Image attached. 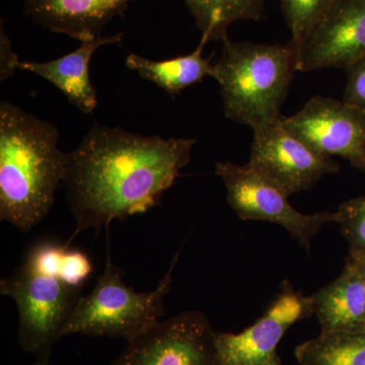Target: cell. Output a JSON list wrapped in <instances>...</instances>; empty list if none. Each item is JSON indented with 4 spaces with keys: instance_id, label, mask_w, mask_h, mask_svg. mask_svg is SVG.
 <instances>
[{
    "instance_id": "cell-1",
    "label": "cell",
    "mask_w": 365,
    "mask_h": 365,
    "mask_svg": "<svg viewBox=\"0 0 365 365\" xmlns=\"http://www.w3.org/2000/svg\"><path fill=\"white\" fill-rule=\"evenodd\" d=\"M195 143L93 125L67 153L63 186L76 230L98 232L157 205L188 165Z\"/></svg>"
},
{
    "instance_id": "cell-2",
    "label": "cell",
    "mask_w": 365,
    "mask_h": 365,
    "mask_svg": "<svg viewBox=\"0 0 365 365\" xmlns=\"http://www.w3.org/2000/svg\"><path fill=\"white\" fill-rule=\"evenodd\" d=\"M59 131L18 106L0 104V220L28 232L51 210L67 153Z\"/></svg>"
},
{
    "instance_id": "cell-3",
    "label": "cell",
    "mask_w": 365,
    "mask_h": 365,
    "mask_svg": "<svg viewBox=\"0 0 365 365\" xmlns=\"http://www.w3.org/2000/svg\"><path fill=\"white\" fill-rule=\"evenodd\" d=\"M213 78L218 81L225 117L253 130L278 121L297 71L294 45L232 42L225 38Z\"/></svg>"
},
{
    "instance_id": "cell-4",
    "label": "cell",
    "mask_w": 365,
    "mask_h": 365,
    "mask_svg": "<svg viewBox=\"0 0 365 365\" xmlns=\"http://www.w3.org/2000/svg\"><path fill=\"white\" fill-rule=\"evenodd\" d=\"M180 254L181 249L158 287L148 292H137L127 285L123 273L108 256L104 271L90 294L79 299L63 336L81 334L128 342L157 325L165 314V297L172 287Z\"/></svg>"
},
{
    "instance_id": "cell-5",
    "label": "cell",
    "mask_w": 365,
    "mask_h": 365,
    "mask_svg": "<svg viewBox=\"0 0 365 365\" xmlns=\"http://www.w3.org/2000/svg\"><path fill=\"white\" fill-rule=\"evenodd\" d=\"M0 294L11 297L19 312V343L38 360H49L53 346L63 337L69 319L83 297V287L43 272L23 261L0 281Z\"/></svg>"
},
{
    "instance_id": "cell-6",
    "label": "cell",
    "mask_w": 365,
    "mask_h": 365,
    "mask_svg": "<svg viewBox=\"0 0 365 365\" xmlns=\"http://www.w3.org/2000/svg\"><path fill=\"white\" fill-rule=\"evenodd\" d=\"M215 174L225 185L228 204L242 220L279 225L307 252L319 230L327 223L335 222V212H299L279 187L248 165L217 163Z\"/></svg>"
},
{
    "instance_id": "cell-7",
    "label": "cell",
    "mask_w": 365,
    "mask_h": 365,
    "mask_svg": "<svg viewBox=\"0 0 365 365\" xmlns=\"http://www.w3.org/2000/svg\"><path fill=\"white\" fill-rule=\"evenodd\" d=\"M111 365H220L216 332L205 314L186 311L128 341Z\"/></svg>"
},
{
    "instance_id": "cell-8",
    "label": "cell",
    "mask_w": 365,
    "mask_h": 365,
    "mask_svg": "<svg viewBox=\"0 0 365 365\" xmlns=\"http://www.w3.org/2000/svg\"><path fill=\"white\" fill-rule=\"evenodd\" d=\"M283 126L325 157H340L365 173V111L328 97L312 98Z\"/></svg>"
},
{
    "instance_id": "cell-9",
    "label": "cell",
    "mask_w": 365,
    "mask_h": 365,
    "mask_svg": "<svg viewBox=\"0 0 365 365\" xmlns=\"http://www.w3.org/2000/svg\"><path fill=\"white\" fill-rule=\"evenodd\" d=\"M247 165L288 197L312 188L319 179L340 169L333 158L319 155L290 133L281 118L255 129Z\"/></svg>"
},
{
    "instance_id": "cell-10",
    "label": "cell",
    "mask_w": 365,
    "mask_h": 365,
    "mask_svg": "<svg viewBox=\"0 0 365 365\" xmlns=\"http://www.w3.org/2000/svg\"><path fill=\"white\" fill-rule=\"evenodd\" d=\"M313 314L311 295L295 292L284 281L272 304L256 323L239 334L216 332L220 365H255L275 356L288 329Z\"/></svg>"
},
{
    "instance_id": "cell-11",
    "label": "cell",
    "mask_w": 365,
    "mask_h": 365,
    "mask_svg": "<svg viewBox=\"0 0 365 365\" xmlns=\"http://www.w3.org/2000/svg\"><path fill=\"white\" fill-rule=\"evenodd\" d=\"M365 55V0H336L297 49V71L347 68Z\"/></svg>"
},
{
    "instance_id": "cell-12",
    "label": "cell",
    "mask_w": 365,
    "mask_h": 365,
    "mask_svg": "<svg viewBox=\"0 0 365 365\" xmlns=\"http://www.w3.org/2000/svg\"><path fill=\"white\" fill-rule=\"evenodd\" d=\"M134 0H24L37 25L78 41L101 37L105 26Z\"/></svg>"
},
{
    "instance_id": "cell-13",
    "label": "cell",
    "mask_w": 365,
    "mask_h": 365,
    "mask_svg": "<svg viewBox=\"0 0 365 365\" xmlns=\"http://www.w3.org/2000/svg\"><path fill=\"white\" fill-rule=\"evenodd\" d=\"M123 36V33H118L81 41L78 49L60 58L47 62L21 61L19 69L33 72L49 81L79 111L91 114L98 105L97 91L90 78L91 57L98 48L121 42Z\"/></svg>"
},
{
    "instance_id": "cell-14",
    "label": "cell",
    "mask_w": 365,
    "mask_h": 365,
    "mask_svg": "<svg viewBox=\"0 0 365 365\" xmlns=\"http://www.w3.org/2000/svg\"><path fill=\"white\" fill-rule=\"evenodd\" d=\"M321 333L365 331V288L359 273L346 259L339 277L311 295Z\"/></svg>"
},
{
    "instance_id": "cell-15",
    "label": "cell",
    "mask_w": 365,
    "mask_h": 365,
    "mask_svg": "<svg viewBox=\"0 0 365 365\" xmlns=\"http://www.w3.org/2000/svg\"><path fill=\"white\" fill-rule=\"evenodd\" d=\"M205 44V41L201 39L198 47L190 54L163 61L129 54L126 66L136 71L140 78L155 83L170 97L176 98L189 86L201 83L207 76L213 78L215 64H211L210 59L204 58L202 54Z\"/></svg>"
},
{
    "instance_id": "cell-16",
    "label": "cell",
    "mask_w": 365,
    "mask_h": 365,
    "mask_svg": "<svg viewBox=\"0 0 365 365\" xmlns=\"http://www.w3.org/2000/svg\"><path fill=\"white\" fill-rule=\"evenodd\" d=\"M202 34L201 39L223 41L228 28L239 21H259L266 0H184Z\"/></svg>"
},
{
    "instance_id": "cell-17",
    "label": "cell",
    "mask_w": 365,
    "mask_h": 365,
    "mask_svg": "<svg viewBox=\"0 0 365 365\" xmlns=\"http://www.w3.org/2000/svg\"><path fill=\"white\" fill-rule=\"evenodd\" d=\"M299 365H365L364 332L319 333L297 346Z\"/></svg>"
},
{
    "instance_id": "cell-18",
    "label": "cell",
    "mask_w": 365,
    "mask_h": 365,
    "mask_svg": "<svg viewBox=\"0 0 365 365\" xmlns=\"http://www.w3.org/2000/svg\"><path fill=\"white\" fill-rule=\"evenodd\" d=\"M24 262L43 272L60 276L72 287L83 288L93 268L83 252L48 241L31 247Z\"/></svg>"
},
{
    "instance_id": "cell-19",
    "label": "cell",
    "mask_w": 365,
    "mask_h": 365,
    "mask_svg": "<svg viewBox=\"0 0 365 365\" xmlns=\"http://www.w3.org/2000/svg\"><path fill=\"white\" fill-rule=\"evenodd\" d=\"M336 0H280L281 9L292 33L290 44L299 49Z\"/></svg>"
},
{
    "instance_id": "cell-20",
    "label": "cell",
    "mask_w": 365,
    "mask_h": 365,
    "mask_svg": "<svg viewBox=\"0 0 365 365\" xmlns=\"http://www.w3.org/2000/svg\"><path fill=\"white\" fill-rule=\"evenodd\" d=\"M335 222L349 244V251L365 250V195L341 204L335 212Z\"/></svg>"
},
{
    "instance_id": "cell-21",
    "label": "cell",
    "mask_w": 365,
    "mask_h": 365,
    "mask_svg": "<svg viewBox=\"0 0 365 365\" xmlns=\"http://www.w3.org/2000/svg\"><path fill=\"white\" fill-rule=\"evenodd\" d=\"M343 101L346 104L365 111V55L346 68Z\"/></svg>"
},
{
    "instance_id": "cell-22",
    "label": "cell",
    "mask_w": 365,
    "mask_h": 365,
    "mask_svg": "<svg viewBox=\"0 0 365 365\" xmlns=\"http://www.w3.org/2000/svg\"><path fill=\"white\" fill-rule=\"evenodd\" d=\"M0 79L6 81L14 76V71L19 69L20 59L14 52L11 42L4 30V24L1 23V33H0Z\"/></svg>"
},
{
    "instance_id": "cell-23",
    "label": "cell",
    "mask_w": 365,
    "mask_h": 365,
    "mask_svg": "<svg viewBox=\"0 0 365 365\" xmlns=\"http://www.w3.org/2000/svg\"><path fill=\"white\" fill-rule=\"evenodd\" d=\"M346 259L354 266L357 272L359 273L360 278H361L365 288V250L349 251L347 258Z\"/></svg>"
},
{
    "instance_id": "cell-24",
    "label": "cell",
    "mask_w": 365,
    "mask_h": 365,
    "mask_svg": "<svg viewBox=\"0 0 365 365\" xmlns=\"http://www.w3.org/2000/svg\"><path fill=\"white\" fill-rule=\"evenodd\" d=\"M255 365H281V360L278 355L276 354L275 356L271 357L265 361L260 362V364H257Z\"/></svg>"
},
{
    "instance_id": "cell-25",
    "label": "cell",
    "mask_w": 365,
    "mask_h": 365,
    "mask_svg": "<svg viewBox=\"0 0 365 365\" xmlns=\"http://www.w3.org/2000/svg\"><path fill=\"white\" fill-rule=\"evenodd\" d=\"M32 365H51L49 364V360H37V362Z\"/></svg>"
}]
</instances>
